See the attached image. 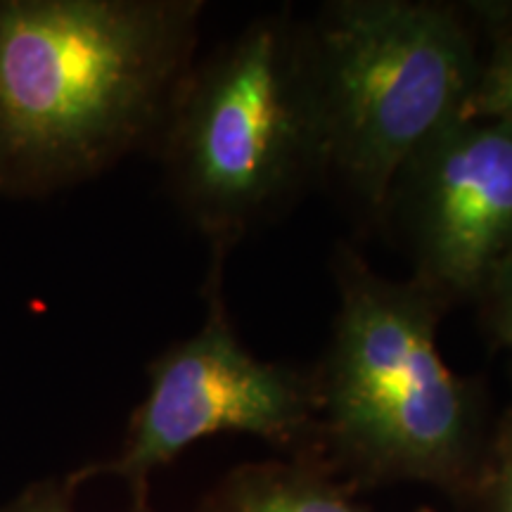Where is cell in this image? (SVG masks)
I'll list each match as a JSON object with an SVG mask.
<instances>
[{
  "label": "cell",
  "mask_w": 512,
  "mask_h": 512,
  "mask_svg": "<svg viewBox=\"0 0 512 512\" xmlns=\"http://www.w3.org/2000/svg\"><path fill=\"white\" fill-rule=\"evenodd\" d=\"M219 275L216 261L202 328L150 366V389L131 415L119 456L69 477L74 489L88 477L117 475L140 508L152 472L200 439L235 432L294 448L318 437L316 375L259 361L242 347L221 302Z\"/></svg>",
  "instance_id": "cell-5"
},
{
  "label": "cell",
  "mask_w": 512,
  "mask_h": 512,
  "mask_svg": "<svg viewBox=\"0 0 512 512\" xmlns=\"http://www.w3.org/2000/svg\"><path fill=\"white\" fill-rule=\"evenodd\" d=\"M477 299L482 304L489 335L498 344L512 349V252L496 266Z\"/></svg>",
  "instance_id": "cell-10"
},
{
  "label": "cell",
  "mask_w": 512,
  "mask_h": 512,
  "mask_svg": "<svg viewBox=\"0 0 512 512\" xmlns=\"http://www.w3.org/2000/svg\"><path fill=\"white\" fill-rule=\"evenodd\" d=\"M399 211L413 280L446 306L479 297L512 252V119H458L403 164Z\"/></svg>",
  "instance_id": "cell-6"
},
{
  "label": "cell",
  "mask_w": 512,
  "mask_h": 512,
  "mask_svg": "<svg viewBox=\"0 0 512 512\" xmlns=\"http://www.w3.org/2000/svg\"><path fill=\"white\" fill-rule=\"evenodd\" d=\"M174 195L216 252L325 174L304 31L266 15L192 69L162 128Z\"/></svg>",
  "instance_id": "cell-3"
},
{
  "label": "cell",
  "mask_w": 512,
  "mask_h": 512,
  "mask_svg": "<svg viewBox=\"0 0 512 512\" xmlns=\"http://www.w3.org/2000/svg\"><path fill=\"white\" fill-rule=\"evenodd\" d=\"M465 119H512V43L484 62Z\"/></svg>",
  "instance_id": "cell-9"
},
{
  "label": "cell",
  "mask_w": 512,
  "mask_h": 512,
  "mask_svg": "<svg viewBox=\"0 0 512 512\" xmlns=\"http://www.w3.org/2000/svg\"><path fill=\"white\" fill-rule=\"evenodd\" d=\"M204 512H370L309 465L268 463L235 470Z\"/></svg>",
  "instance_id": "cell-7"
},
{
  "label": "cell",
  "mask_w": 512,
  "mask_h": 512,
  "mask_svg": "<svg viewBox=\"0 0 512 512\" xmlns=\"http://www.w3.org/2000/svg\"><path fill=\"white\" fill-rule=\"evenodd\" d=\"M472 498L482 503L484 512H512V403L486 439Z\"/></svg>",
  "instance_id": "cell-8"
},
{
  "label": "cell",
  "mask_w": 512,
  "mask_h": 512,
  "mask_svg": "<svg viewBox=\"0 0 512 512\" xmlns=\"http://www.w3.org/2000/svg\"><path fill=\"white\" fill-rule=\"evenodd\" d=\"M202 3L3 0L0 188L48 190L162 136Z\"/></svg>",
  "instance_id": "cell-1"
},
{
  "label": "cell",
  "mask_w": 512,
  "mask_h": 512,
  "mask_svg": "<svg viewBox=\"0 0 512 512\" xmlns=\"http://www.w3.org/2000/svg\"><path fill=\"white\" fill-rule=\"evenodd\" d=\"M74 486L67 482H43L24 491L17 501L0 508V512H74L72 505ZM133 512H150L147 505H140Z\"/></svg>",
  "instance_id": "cell-11"
},
{
  "label": "cell",
  "mask_w": 512,
  "mask_h": 512,
  "mask_svg": "<svg viewBox=\"0 0 512 512\" xmlns=\"http://www.w3.org/2000/svg\"><path fill=\"white\" fill-rule=\"evenodd\" d=\"M339 311L316 373L320 434L370 482H418L472 498L486 451L482 392L446 366V304L415 280H387L342 249Z\"/></svg>",
  "instance_id": "cell-2"
},
{
  "label": "cell",
  "mask_w": 512,
  "mask_h": 512,
  "mask_svg": "<svg viewBox=\"0 0 512 512\" xmlns=\"http://www.w3.org/2000/svg\"><path fill=\"white\" fill-rule=\"evenodd\" d=\"M304 31L325 174L368 209L422 145L463 119L484 62L463 12L427 0H339Z\"/></svg>",
  "instance_id": "cell-4"
}]
</instances>
